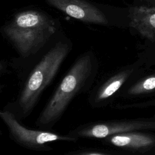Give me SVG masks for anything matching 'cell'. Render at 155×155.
Listing matches in <instances>:
<instances>
[{
    "label": "cell",
    "instance_id": "6da1fadb",
    "mask_svg": "<svg viewBox=\"0 0 155 155\" xmlns=\"http://www.w3.org/2000/svg\"><path fill=\"white\" fill-rule=\"evenodd\" d=\"M71 50L69 44L59 41L47 51L27 70L18 74L19 88L15 99L3 109L21 122L33 111L42 93L53 82Z\"/></svg>",
    "mask_w": 155,
    "mask_h": 155
},
{
    "label": "cell",
    "instance_id": "7a4b0ae2",
    "mask_svg": "<svg viewBox=\"0 0 155 155\" xmlns=\"http://www.w3.org/2000/svg\"><path fill=\"white\" fill-rule=\"evenodd\" d=\"M98 71L97 61L91 51L81 54L65 74L38 117L35 125L49 130L61 119L78 96L89 92Z\"/></svg>",
    "mask_w": 155,
    "mask_h": 155
},
{
    "label": "cell",
    "instance_id": "3957f363",
    "mask_svg": "<svg viewBox=\"0 0 155 155\" xmlns=\"http://www.w3.org/2000/svg\"><path fill=\"white\" fill-rule=\"evenodd\" d=\"M56 30L54 21L36 10L18 13L2 28V33L24 59L37 54Z\"/></svg>",
    "mask_w": 155,
    "mask_h": 155
},
{
    "label": "cell",
    "instance_id": "277c9868",
    "mask_svg": "<svg viewBox=\"0 0 155 155\" xmlns=\"http://www.w3.org/2000/svg\"><path fill=\"white\" fill-rule=\"evenodd\" d=\"M0 117L7 128L10 139L18 145L36 151L53 150L50 143L54 142H77L79 139L68 133L61 134L46 130L30 129L24 126L12 113L2 109Z\"/></svg>",
    "mask_w": 155,
    "mask_h": 155
},
{
    "label": "cell",
    "instance_id": "5b68a950",
    "mask_svg": "<svg viewBox=\"0 0 155 155\" xmlns=\"http://www.w3.org/2000/svg\"><path fill=\"white\" fill-rule=\"evenodd\" d=\"M152 123L139 120H110L88 122L68 131L78 139L102 140L108 137L152 127Z\"/></svg>",
    "mask_w": 155,
    "mask_h": 155
},
{
    "label": "cell",
    "instance_id": "8992f818",
    "mask_svg": "<svg viewBox=\"0 0 155 155\" xmlns=\"http://www.w3.org/2000/svg\"><path fill=\"white\" fill-rule=\"evenodd\" d=\"M133 73V68H124L104 78L88 92L89 105L99 108L111 104Z\"/></svg>",
    "mask_w": 155,
    "mask_h": 155
},
{
    "label": "cell",
    "instance_id": "52a82bcc",
    "mask_svg": "<svg viewBox=\"0 0 155 155\" xmlns=\"http://www.w3.org/2000/svg\"><path fill=\"white\" fill-rule=\"evenodd\" d=\"M50 6L68 16L84 22L108 25L105 13L93 4L85 0H44Z\"/></svg>",
    "mask_w": 155,
    "mask_h": 155
},
{
    "label": "cell",
    "instance_id": "ba28073f",
    "mask_svg": "<svg viewBox=\"0 0 155 155\" xmlns=\"http://www.w3.org/2000/svg\"><path fill=\"white\" fill-rule=\"evenodd\" d=\"M130 26L142 36L153 42L155 41V7L144 5L130 8Z\"/></svg>",
    "mask_w": 155,
    "mask_h": 155
},
{
    "label": "cell",
    "instance_id": "9c48e42d",
    "mask_svg": "<svg viewBox=\"0 0 155 155\" xmlns=\"http://www.w3.org/2000/svg\"><path fill=\"white\" fill-rule=\"evenodd\" d=\"M101 140L103 144L121 151L137 150L148 147L154 142L150 136L136 131L116 134Z\"/></svg>",
    "mask_w": 155,
    "mask_h": 155
},
{
    "label": "cell",
    "instance_id": "30bf717a",
    "mask_svg": "<svg viewBox=\"0 0 155 155\" xmlns=\"http://www.w3.org/2000/svg\"><path fill=\"white\" fill-rule=\"evenodd\" d=\"M155 89V75L149 76L129 86L125 85L118 94L123 96H135Z\"/></svg>",
    "mask_w": 155,
    "mask_h": 155
},
{
    "label": "cell",
    "instance_id": "8fae6325",
    "mask_svg": "<svg viewBox=\"0 0 155 155\" xmlns=\"http://www.w3.org/2000/svg\"><path fill=\"white\" fill-rule=\"evenodd\" d=\"M64 155H126L122 151H115L114 150H99L82 148L72 150L65 153Z\"/></svg>",
    "mask_w": 155,
    "mask_h": 155
},
{
    "label": "cell",
    "instance_id": "7c38bea8",
    "mask_svg": "<svg viewBox=\"0 0 155 155\" xmlns=\"http://www.w3.org/2000/svg\"><path fill=\"white\" fill-rule=\"evenodd\" d=\"M141 1H147L148 2H151V1H152V0H141Z\"/></svg>",
    "mask_w": 155,
    "mask_h": 155
},
{
    "label": "cell",
    "instance_id": "4fadbf2b",
    "mask_svg": "<svg viewBox=\"0 0 155 155\" xmlns=\"http://www.w3.org/2000/svg\"><path fill=\"white\" fill-rule=\"evenodd\" d=\"M152 1H153V2H155V0H152Z\"/></svg>",
    "mask_w": 155,
    "mask_h": 155
}]
</instances>
